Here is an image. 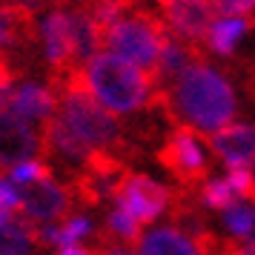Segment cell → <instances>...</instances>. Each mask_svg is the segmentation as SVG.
Returning <instances> with one entry per match:
<instances>
[{
	"label": "cell",
	"instance_id": "cell-1",
	"mask_svg": "<svg viewBox=\"0 0 255 255\" xmlns=\"http://www.w3.org/2000/svg\"><path fill=\"white\" fill-rule=\"evenodd\" d=\"M155 112H161L175 129H189L195 135H212L230 127L238 112V101L230 81L207 63L186 69L172 86L155 92Z\"/></svg>",
	"mask_w": 255,
	"mask_h": 255
},
{
	"label": "cell",
	"instance_id": "cell-2",
	"mask_svg": "<svg viewBox=\"0 0 255 255\" xmlns=\"http://www.w3.org/2000/svg\"><path fill=\"white\" fill-rule=\"evenodd\" d=\"M83 69L69 72L63 78L49 81V89L58 98V115L66 121V127L78 135V138L98 152H109L118 158H132L135 149L140 146L135 129L127 121H121L115 112H109L101 106L83 86Z\"/></svg>",
	"mask_w": 255,
	"mask_h": 255
},
{
	"label": "cell",
	"instance_id": "cell-3",
	"mask_svg": "<svg viewBox=\"0 0 255 255\" xmlns=\"http://www.w3.org/2000/svg\"><path fill=\"white\" fill-rule=\"evenodd\" d=\"M172 37V29L166 26L161 14L149 6H138L129 14L118 17L115 23L101 29V49H106L112 58L127 60L129 66L140 69L152 81L158 55Z\"/></svg>",
	"mask_w": 255,
	"mask_h": 255
},
{
	"label": "cell",
	"instance_id": "cell-4",
	"mask_svg": "<svg viewBox=\"0 0 255 255\" xmlns=\"http://www.w3.org/2000/svg\"><path fill=\"white\" fill-rule=\"evenodd\" d=\"M83 86L109 112L132 115L155 109V83L140 69L112 55H95L83 66Z\"/></svg>",
	"mask_w": 255,
	"mask_h": 255
},
{
	"label": "cell",
	"instance_id": "cell-5",
	"mask_svg": "<svg viewBox=\"0 0 255 255\" xmlns=\"http://www.w3.org/2000/svg\"><path fill=\"white\" fill-rule=\"evenodd\" d=\"M155 161L175 178L178 189L189 192V195H198V189L207 184L209 172H212L207 155L198 143V135L189 129H172L158 146Z\"/></svg>",
	"mask_w": 255,
	"mask_h": 255
},
{
	"label": "cell",
	"instance_id": "cell-6",
	"mask_svg": "<svg viewBox=\"0 0 255 255\" xmlns=\"http://www.w3.org/2000/svg\"><path fill=\"white\" fill-rule=\"evenodd\" d=\"M169 198H172V189H169V186L152 181L149 175L132 172V169H129L127 178H124L121 186L115 189L112 201H115V207L127 209L129 215L143 227V224H152L155 218L166 215Z\"/></svg>",
	"mask_w": 255,
	"mask_h": 255
},
{
	"label": "cell",
	"instance_id": "cell-7",
	"mask_svg": "<svg viewBox=\"0 0 255 255\" xmlns=\"http://www.w3.org/2000/svg\"><path fill=\"white\" fill-rule=\"evenodd\" d=\"M17 201H20V215L29 218L32 224H52V221H66L72 212V195L60 189L52 178L49 181H35V184L14 186Z\"/></svg>",
	"mask_w": 255,
	"mask_h": 255
},
{
	"label": "cell",
	"instance_id": "cell-8",
	"mask_svg": "<svg viewBox=\"0 0 255 255\" xmlns=\"http://www.w3.org/2000/svg\"><path fill=\"white\" fill-rule=\"evenodd\" d=\"M158 9H161L166 26L178 37L207 49L209 29L218 23V17L209 9L207 0H158Z\"/></svg>",
	"mask_w": 255,
	"mask_h": 255
},
{
	"label": "cell",
	"instance_id": "cell-9",
	"mask_svg": "<svg viewBox=\"0 0 255 255\" xmlns=\"http://www.w3.org/2000/svg\"><path fill=\"white\" fill-rule=\"evenodd\" d=\"M35 155H40V135L32 124L20 121L9 109L0 112V178H9L20 163L35 161Z\"/></svg>",
	"mask_w": 255,
	"mask_h": 255
},
{
	"label": "cell",
	"instance_id": "cell-10",
	"mask_svg": "<svg viewBox=\"0 0 255 255\" xmlns=\"http://www.w3.org/2000/svg\"><path fill=\"white\" fill-rule=\"evenodd\" d=\"M43 32V49H46V60H49V81L63 78L69 72H78L75 58H72V32H69V17L66 9L52 3L46 17L40 23Z\"/></svg>",
	"mask_w": 255,
	"mask_h": 255
},
{
	"label": "cell",
	"instance_id": "cell-11",
	"mask_svg": "<svg viewBox=\"0 0 255 255\" xmlns=\"http://www.w3.org/2000/svg\"><path fill=\"white\" fill-rule=\"evenodd\" d=\"M207 143L224 163L244 166L250 158H255V124H230L207 135Z\"/></svg>",
	"mask_w": 255,
	"mask_h": 255
},
{
	"label": "cell",
	"instance_id": "cell-12",
	"mask_svg": "<svg viewBox=\"0 0 255 255\" xmlns=\"http://www.w3.org/2000/svg\"><path fill=\"white\" fill-rule=\"evenodd\" d=\"M43 250L46 244L40 241V227L20 212L0 224V255H43Z\"/></svg>",
	"mask_w": 255,
	"mask_h": 255
},
{
	"label": "cell",
	"instance_id": "cell-13",
	"mask_svg": "<svg viewBox=\"0 0 255 255\" xmlns=\"http://www.w3.org/2000/svg\"><path fill=\"white\" fill-rule=\"evenodd\" d=\"M55 109H58L55 92L49 86H40V83H23L20 89H14L12 104H9V112L26 124H32V121L43 124L46 118L55 115Z\"/></svg>",
	"mask_w": 255,
	"mask_h": 255
},
{
	"label": "cell",
	"instance_id": "cell-14",
	"mask_svg": "<svg viewBox=\"0 0 255 255\" xmlns=\"http://www.w3.org/2000/svg\"><path fill=\"white\" fill-rule=\"evenodd\" d=\"M140 253L143 255H204L192 238H186L181 230L175 227H163V230H152L140 238Z\"/></svg>",
	"mask_w": 255,
	"mask_h": 255
},
{
	"label": "cell",
	"instance_id": "cell-15",
	"mask_svg": "<svg viewBox=\"0 0 255 255\" xmlns=\"http://www.w3.org/2000/svg\"><path fill=\"white\" fill-rule=\"evenodd\" d=\"M140 238H143V227L129 215L127 209L115 207L106 215V224H104V230H101V235H98V244L118 250L121 244L124 247H138Z\"/></svg>",
	"mask_w": 255,
	"mask_h": 255
},
{
	"label": "cell",
	"instance_id": "cell-16",
	"mask_svg": "<svg viewBox=\"0 0 255 255\" xmlns=\"http://www.w3.org/2000/svg\"><path fill=\"white\" fill-rule=\"evenodd\" d=\"M255 26V17H230V20H218V23L209 29L207 35V49L212 52H218V55H232L238 43H241L244 37L253 32Z\"/></svg>",
	"mask_w": 255,
	"mask_h": 255
},
{
	"label": "cell",
	"instance_id": "cell-17",
	"mask_svg": "<svg viewBox=\"0 0 255 255\" xmlns=\"http://www.w3.org/2000/svg\"><path fill=\"white\" fill-rule=\"evenodd\" d=\"M235 201H241V198H235V192L227 186V181H207L198 189V204L204 209H212V212H224Z\"/></svg>",
	"mask_w": 255,
	"mask_h": 255
},
{
	"label": "cell",
	"instance_id": "cell-18",
	"mask_svg": "<svg viewBox=\"0 0 255 255\" xmlns=\"http://www.w3.org/2000/svg\"><path fill=\"white\" fill-rule=\"evenodd\" d=\"M224 224H227V230L232 235L247 238L250 230H253V224H255V209L247 201H235L230 209H224Z\"/></svg>",
	"mask_w": 255,
	"mask_h": 255
},
{
	"label": "cell",
	"instance_id": "cell-19",
	"mask_svg": "<svg viewBox=\"0 0 255 255\" xmlns=\"http://www.w3.org/2000/svg\"><path fill=\"white\" fill-rule=\"evenodd\" d=\"M52 175H55L52 166H49L43 158H35V161H26V163H20V166H14L6 181L12 186H20V184H35V181H49Z\"/></svg>",
	"mask_w": 255,
	"mask_h": 255
},
{
	"label": "cell",
	"instance_id": "cell-20",
	"mask_svg": "<svg viewBox=\"0 0 255 255\" xmlns=\"http://www.w3.org/2000/svg\"><path fill=\"white\" fill-rule=\"evenodd\" d=\"M209 9L215 12V17L230 20V17H253L255 0H207Z\"/></svg>",
	"mask_w": 255,
	"mask_h": 255
},
{
	"label": "cell",
	"instance_id": "cell-21",
	"mask_svg": "<svg viewBox=\"0 0 255 255\" xmlns=\"http://www.w3.org/2000/svg\"><path fill=\"white\" fill-rule=\"evenodd\" d=\"M17 212H20V201H17L14 186L6 178H0V224L3 221H12Z\"/></svg>",
	"mask_w": 255,
	"mask_h": 255
},
{
	"label": "cell",
	"instance_id": "cell-22",
	"mask_svg": "<svg viewBox=\"0 0 255 255\" xmlns=\"http://www.w3.org/2000/svg\"><path fill=\"white\" fill-rule=\"evenodd\" d=\"M224 181H227V186L235 192V198H247L250 178H247V169H244V166H230V175H227Z\"/></svg>",
	"mask_w": 255,
	"mask_h": 255
},
{
	"label": "cell",
	"instance_id": "cell-23",
	"mask_svg": "<svg viewBox=\"0 0 255 255\" xmlns=\"http://www.w3.org/2000/svg\"><path fill=\"white\" fill-rule=\"evenodd\" d=\"M221 255H255V247L253 244L238 247L235 241H221Z\"/></svg>",
	"mask_w": 255,
	"mask_h": 255
},
{
	"label": "cell",
	"instance_id": "cell-24",
	"mask_svg": "<svg viewBox=\"0 0 255 255\" xmlns=\"http://www.w3.org/2000/svg\"><path fill=\"white\" fill-rule=\"evenodd\" d=\"M247 89H250V95L255 98V66H253V72H250V78H247Z\"/></svg>",
	"mask_w": 255,
	"mask_h": 255
},
{
	"label": "cell",
	"instance_id": "cell-25",
	"mask_svg": "<svg viewBox=\"0 0 255 255\" xmlns=\"http://www.w3.org/2000/svg\"><path fill=\"white\" fill-rule=\"evenodd\" d=\"M247 241H250V244L255 247V224H253V230H250V235H247Z\"/></svg>",
	"mask_w": 255,
	"mask_h": 255
},
{
	"label": "cell",
	"instance_id": "cell-26",
	"mask_svg": "<svg viewBox=\"0 0 255 255\" xmlns=\"http://www.w3.org/2000/svg\"><path fill=\"white\" fill-rule=\"evenodd\" d=\"M115 255H124V253H121V250H118V253H115Z\"/></svg>",
	"mask_w": 255,
	"mask_h": 255
}]
</instances>
